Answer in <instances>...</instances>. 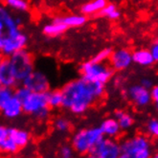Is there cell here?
Segmentation results:
<instances>
[{"label":"cell","instance_id":"1","mask_svg":"<svg viewBox=\"0 0 158 158\" xmlns=\"http://www.w3.org/2000/svg\"><path fill=\"white\" fill-rule=\"evenodd\" d=\"M62 107L72 113L81 115L89 109L95 102L105 94V85L89 81L82 77L66 83L61 89Z\"/></svg>","mask_w":158,"mask_h":158},{"label":"cell","instance_id":"2","mask_svg":"<svg viewBox=\"0 0 158 158\" xmlns=\"http://www.w3.org/2000/svg\"><path fill=\"white\" fill-rule=\"evenodd\" d=\"M104 137L99 127L82 128L73 135L71 146L76 152L80 154H87L93 151L94 147Z\"/></svg>","mask_w":158,"mask_h":158},{"label":"cell","instance_id":"3","mask_svg":"<svg viewBox=\"0 0 158 158\" xmlns=\"http://www.w3.org/2000/svg\"><path fill=\"white\" fill-rule=\"evenodd\" d=\"M121 152L127 153L131 158H151L152 145L147 136L137 134L128 137L120 143Z\"/></svg>","mask_w":158,"mask_h":158},{"label":"cell","instance_id":"4","mask_svg":"<svg viewBox=\"0 0 158 158\" xmlns=\"http://www.w3.org/2000/svg\"><path fill=\"white\" fill-rule=\"evenodd\" d=\"M23 112L35 116L40 120H45L49 116L47 92H30L22 102Z\"/></svg>","mask_w":158,"mask_h":158},{"label":"cell","instance_id":"5","mask_svg":"<svg viewBox=\"0 0 158 158\" xmlns=\"http://www.w3.org/2000/svg\"><path fill=\"white\" fill-rule=\"evenodd\" d=\"M81 77L89 81L106 83L112 78L113 69L106 62H94L91 60L83 62L81 65Z\"/></svg>","mask_w":158,"mask_h":158},{"label":"cell","instance_id":"6","mask_svg":"<svg viewBox=\"0 0 158 158\" xmlns=\"http://www.w3.org/2000/svg\"><path fill=\"white\" fill-rule=\"evenodd\" d=\"M15 75L18 81H22L34 71V60L32 55L25 49L18 51L9 58Z\"/></svg>","mask_w":158,"mask_h":158},{"label":"cell","instance_id":"7","mask_svg":"<svg viewBox=\"0 0 158 158\" xmlns=\"http://www.w3.org/2000/svg\"><path fill=\"white\" fill-rule=\"evenodd\" d=\"M26 44H27V36L19 30L7 33L3 38L1 52L5 56L10 57L13 54L25 49Z\"/></svg>","mask_w":158,"mask_h":158},{"label":"cell","instance_id":"8","mask_svg":"<svg viewBox=\"0 0 158 158\" xmlns=\"http://www.w3.org/2000/svg\"><path fill=\"white\" fill-rule=\"evenodd\" d=\"M97 158H119L121 147L114 138L104 137L91 152Z\"/></svg>","mask_w":158,"mask_h":158},{"label":"cell","instance_id":"9","mask_svg":"<svg viewBox=\"0 0 158 158\" xmlns=\"http://www.w3.org/2000/svg\"><path fill=\"white\" fill-rule=\"evenodd\" d=\"M22 85L32 92H48L49 80L41 71H33L22 81Z\"/></svg>","mask_w":158,"mask_h":158},{"label":"cell","instance_id":"10","mask_svg":"<svg viewBox=\"0 0 158 158\" xmlns=\"http://www.w3.org/2000/svg\"><path fill=\"white\" fill-rule=\"evenodd\" d=\"M109 65L114 71H123L131 65L132 53L127 49H118L112 51L108 59Z\"/></svg>","mask_w":158,"mask_h":158},{"label":"cell","instance_id":"11","mask_svg":"<svg viewBox=\"0 0 158 158\" xmlns=\"http://www.w3.org/2000/svg\"><path fill=\"white\" fill-rule=\"evenodd\" d=\"M127 96L138 107H146L152 103L151 90L145 88L141 85H131L127 90Z\"/></svg>","mask_w":158,"mask_h":158},{"label":"cell","instance_id":"12","mask_svg":"<svg viewBox=\"0 0 158 158\" xmlns=\"http://www.w3.org/2000/svg\"><path fill=\"white\" fill-rule=\"evenodd\" d=\"M0 82L2 86L9 88H12L18 82L9 59H0Z\"/></svg>","mask_w":158,"mask_h":158},{"label":"cell","instance_id":"13","mask_svg":"<svg viewBox=\"0 0 158 158\" xmlns=\"http://www.w3.org/2000/svg\"><path fill=\"white\" fill-rule=\"evenodd\" d=\"M0 20L4 23L5 30L7 33H11L19 30L18 27L21 24L22 20L19 16H13L8 10V8L0 4Z\"/></svg>","mask_w":158,"mask_h":158},{"label":"cell","instance_id":"14","mask_svg":"<svg viewBox=\"0 0 158 158\" xmlns=\"http://www.w3.org/2000/svg\"><path fill=\"white\" fill-rule=\"evenodd\" d=\"M0 109H1L3 115L8 119H15L23 112L21 101L17 99L15 95Z\"/></svg>","mask_w":158,"mask_h":158},{"label":"cell","instance_id":"15","mask_svg":"<svg viewBox=\"0 0 158 158\" xmlns=\"http://www.w3.org/2000/svg\"><path fill=\"white\" fill-rule=\"evenodd\" d=\"M99 127L104 136L107 138H115L122 131L115 118H107L104 120Z\"/></svg>","mask_w":158,"mask_h":158},{"label":"cell","instance_id":"16","mask_svg":"<svg viewBox=\"0 0 158 158\" xmlns=\"http://www.w3.org/2000/svg\"><path fill=\"white\" fill-rule=\"evenodd\" d=\"M9 137L15 143L18 148H24L30 142V134L24 129L9 127Z\"/></svg>","mask_w":158,"mask_h":158},{"label":"cell","instance_id":"17","mask_svg":"<svg viewBox=\"0 0 158 158\" xmlns=\"http://www.w3.org/2000/svg\"><path fill=\"white\" fill-rule=\"evenodd\" d=\"M132 61L141 66H151L155 62L150 50L139 49L132 53Z\"/></svg>","mask_w":158,"mask_h":158},{"label":"cell","instance_id":"18","mask_svg":"<svg viewBox=\"0 0 158 158\" xmlns=\"http://www.w3.org/2000/svg\"><path fill=\"white\" fill-rule=\"evenodd\" d=\"M60 23L65 25L68 28H78L83 26L86 22V16L82 14H76V15H69L63 17L56 18Z\"/></svg>","mask_w":158,"mask_h":158},{"label":"cell","instance_id":"19","mask_svg":"<svg viewBox=\"0 0 158 158\" xmlns=\"http://www.w3.org/2000/svg\"><path fill=\"white\" fill-rule=\"evenodd\" d=\"M106 5V0H91V1L82 5L81 14L85 15V16L100 14Z\"/></svg>","mask_w":158,"mask_h":158},{"label":"cell","instance_id":"20","mask_svg":"<svg viewBox=\"0 0 158 158\" xmlns=\"http://www.w3.org/2000/svg\"><path fill=\"white\" fill-rule=\"evenodd\" d=\"M67 30V27L60 23L59 20L54 19L51 23L46 24L43 27V33L45 35L49 36V38H55V36H59L62 35L64 32Z\"/></svg>","mask_w":158,"mask_h":158},{"label":"cell","instance_id":"21","mask_svg":"<svg viewBox=\"0 0 158 158\" xmlns=\"http://www.w3.org/2000/svg\"><path fill=\"white\" fill-rule=\"evenodd\" d=\"M114 118L117 120V122L122 131H127L134 125V118L131 114H129L127 111L124 110H117Z\"/></svg>","mask_w":158,"mask_h":158},{"label":"cell","instance_id":"22","mask_svg":"<svg viewBox=\"0 0 158 158\" xmlns=\"http://www.w3.org/2000/svg\"><path fill=\"white\" fill-rule=\"evenodd\" d=\"M3 5L10 10L24 13L29 9V2L27 0H2Z\"/></svg>","mask_w":158,"mask_h":158},{"label":"cell","instance_id":"23","mask_svg":"<svg viewBox=\"0 0 158 158\" xmlns=\"http://www.w3.org/2000/svg\"><path fill=\"white\" fill-rule=\"evenodd\" d=\"M48 106L52 108H58L62 106L63 96L61 90H53L47 92Z\"/></svg>","mask_w":158,"mask_h":158},{"label":"cell","instance_id":"24","mask_svg":"<svg viewBox=\"0 0 158 158\" xmlns=\"http://www.w3.org/2000/svg\"><path fill=\"white\" fill-rule=\"evenodd\" d=\"M101 15H103L108 19H111V20H116L120 17V12L118 11V9L115 5L113 4H108L102 10V12L100 13Z\"/></svg>","mask_w":158,"mask_h":158},{"label":"cell","instance_id":"25","mask_svg":"<svg viewBox=\"0 0 158 158\" xmlns=\"http://www.w3.org/2000/svg\"><path fill=\"white\" fill-rule=\"evenodd\" d=\"M54 127L56 131H58L59 132H62V133L67 132L70 129V122L65 118L60 117L55 120Z\"/></svg>","mask_w":158,"mask_h":158},{"label":"cell","instance_id":"26","mask_svg":"<svg viewBox=\"0 0 158 158\" xmlns=\"http://www.w3.org/2000/svg\"><path fill=\"white\" fill-rule=\"evenodd\" d=\"M17 151H18V147L10 137H8L2 143L1 147H0V152H7V153H15Z\"/></svg>","mask_w":158,"mask_h":158},{"label":"cell","instance_id":"27","mask_svg":"<svg viewBox=\"0 0 158 158\" xmlns=\"http://www.w3.org/2000/svg\"><path fill=\"white\" fill-rule=\"evenodd\" d=\"M147 132L148 135L152 137L158 138V119L157 118H152L148 121L147 126Z\"/></svg>","mask_w":158,"mask_h":158},{"label":"cell","instance_id":"28","mask_svg":"<svg viewBox=\"0 0 158 158\" xmlns=\"http://www.w3.org/2000/svg\"><path fill=\"white\" fill-rule=\"evenodd\" d=\"M111 53H112V50L110 48H105L103 50H101L99 53H97L91 59V60L94 62H106V60H108Z\"/></svg>","mask_w":158,"mask_h":158},{"label":"cell","instance_id":"29","mask_svg":"<svg viewBox=\"0 0 158 158\" xmlns=\"http://www.w3.org/2000/svg\"><path fill=\"white\" fill-rule=\"evenodd\" d=\"M14 96V92L11 88L2 86L0 88V108Z\"/></svg>","mask_w":158,"mask_h":158},{"label":"cell","instance_id":"30","mask_svg":"<svg viewBox=\"0 0 158 158\" xmlns=\"http://www.w3.org/2000/svg\"><path fill=\"white\" fill-rule=\"evenodd\" d=\"M74 155H75V151L72 146L69 145L62 146L59 152V158H74Z\"/></svg>","mask_w":158,"mask_h":158},{"label":"cell","instance_id":"31","mask_svg":"<svg viewBox=\"0 0 158 158\" xmlns=\"http://www.w3.org/2000/svg\"><path fill=\"white\" fill-rule=\"evenodd\" d=\"M31 91L28 89V88H26L25 86H20V87H18L15 91V93H14V95L17 98V99H19L21 102L29 95V93H30Z\"/></svg>","mask_w":158,"mask_h":158},{"label":"cell","instance_id":"32","mask_svg":"<svg viewBox=\"0 0 158 158\" xmlns=\"http://www.w3.org/2000/svg\"><path fill=\"white\" fill-rule=\"evenodd\" d=\"M151 96H152V102L154 104V106L158 111V85L152 86L151 90Z\"/></svg>","mask_w":158,"mask_h":158},{"label":"cell","instance_id":"33","mask_svg":"<svg viewBox=\"0 0 158 158\" xmlns=\"http://www.w3.org/2000/svg\"><path fill=\"white\" fill-rule=\"evenodd\" d=\"M8 137H9V127L3 125H0V147H1L2 143Z\"/></svg>","mask_w":158,"mask_h":158},{"label":"cell","instance_id":"34","mask_svg":"<svg viewBox=\"0 0 158 158\" xmlns=\"http://www.w3.org/2000/svg\"><path fill=\"white\" fill-rule=\"evenodd\" d=\"M151 53L152 55V57H153V60L155 62L158 61V39L154 41V43L152 44V48H151Z\"/></svg>","mask_w":158,"mask_h":158},{"label":"cell","instance_id":"35","mask_svg":"<svg viewBox=\"0 0 158 158\" xmlns=\"http://www.w3.org/2000/svg\"><path fill=\"white\" fill-rule=\"evenodd\" d=\"M140 85L142 86H144L145 88L147 89H152V86H153V83H152V81L151 79H148V78H143L140 81Z\"/></svg>","mask_w":158,"mask_h":158},{"label":"cell","instance_id":"36","mask_svg":"<svg viewBox=\"0 0 158 158\" xmlns=\"http://www.w3.org/2000/svg\"><path fill=\"white\" fill-rule=\"evenodd\" d=\"M4 31L0 30V50H1V46H2V41H3V38H4Z\"/></svg>","mask_w":158,"mask_h":158},{"label":"cell","instance_id":"37","mask_svg":"<svg viewBox=\"0 0 158 158\" xmlns=\"http://www.w3.org/2000/svg\"><path fill=\"white\" fill-rule=\"evenodd\" d=\"M85 158H97V157H96L95 154H93L92 152H90V153H87V155Z\"/></svg>","mask_w":158,"mask_h":158},{"label":"cell","instance_id":"38","mask_svg":"<svg viewBox=\"0 0 158 158\" xmlns=\"http://www.w3.org/2000/svg\"><path fill=\"white\" fill-rule=\"evenodd\" d=\"M151 158H158V152H155L154 154H152Z\"/></svg>","mask_w":158,"mask_h":158},{"label":"cell","instance_id":"39","mask_svg":"<svg viewBox=\"0 0 158 158\" xmlns=\"http://www.w3.org/2000/svg\"><path fill=\"white\" fill-rule=\"evenodd\" d=\"M2 87V85H1V82H0V88H1Z\"/></svg>","mask_w":158,"mask_h":158},{"label":"cell","instance_id":"40","mask_svg":"<svg viewBox=\"0 0 158 158\" xmlns=\"http://www.w3.org/2000/svg\"><path fill=\"white\" fill-rule=\"evenodd\" d=\"M0 59H1V58H0Z\"/></svg>","mask_w":158,"mask_h":158}]
</instances>
